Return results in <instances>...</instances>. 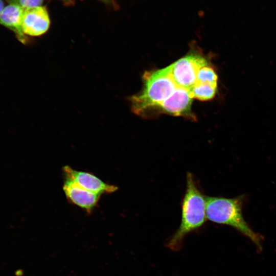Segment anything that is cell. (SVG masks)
<instances>
[{
	"label": "cell",
	"instance_id": "obj_1",
	"mask_svg": "<svg viewBox=\"0 0 276 276\" xmlns=\"http://www.w3.org/2000/svg\"><path fill=\"white\" fill-rule=\"evenodd\" d=\"M143 80L142 91L130 98L132 110L145 117L157 114L163 102L178 86L172 79L169 66L145 72Z\"/></svg>",
	"mask_w": 276,
	"mask_h": 276
},
{
	"label": "cell",
	"instance_id": "obj_2",
	"mask_svg": "<svg viewBox=\"0 0 276 276\" xmlns=\"http://www.w3.org/2000/svg\"><path fill=\"white\" fill-rule=\"evenodd\" d=\"M206 197L193 174L188 173L186 191L181 203V222L168 242V246L170 249H178L188 234L203 225L206 219Z\"/></svg>",
	"mask_w": 276,
	"mask_h": 276
},
{
	"label": "cell",
	"instance_id": "obj_3",
	"mask_svg": "<svg viewBox=\"0 0 276 276\" xmlns=\"http://www.w3.org/2000/svg\"><path fill=\"white\" fill-rule=\"evenodd\" d=\"M244 200L243 195L234 198L206 196V218L213 222L233 227L249 238L261 250V236L250 228L243 217Z\"/></svg>",
	"mask_w": 276,
	"mask_h": 276
},
{
	"label": "cell",
	"instance_id": "obj_4",
	"mask_svg": "<svg viewBox=\"0 0 276 276\" xmlns=\"http://www.w3.org/2000/svg\"><path fill=\"white\" fill-rule=\"evenodd\" d=\"M206 65L208 62L202 56L191 53L177 60L169 67L175 84L190 90L196 83L199 70Z\"/></svg>",
	"mask_w": 276,
	"mask_h": 276
},
{
	"label": "cell",
	"instance_id": "obj_5",
	"mask_svg": "<svg viewBox=\"0 0 276 276\" xmlns=\"http://www.w3.org/2000/svg\"><path fill=\"white\" fill-rule=\"evenodd\" d=\"M193 97L189 90L177 86L173 93L162 104L159 113L183 117L195 120L191 110Z\"/></svg>",
	"mask_w": 276,
	"mask_h": 276
},
{
	"label": "cell",
	"instance_id": "obj_6",
	"mask_svg": "<svg viewBox=\"0 0 276 276\" xmlns=\"http://www.w3.org/2000/svg\"><path fill=\"white\" fill-rule=\"evenodd\" d=\"M64 176L72 179L81 187L100 195L111 194L118 188L105 182L94 174L88 172L76 170L68 166L63 168Z\"/></svg>",
	"mask_w": 276,
	"mask_h": 276
},
{
	"label": "cell",
	"instance_id": "obj_7",
	"mask_svg": "<svg viewBox=\"0 0 276 276\" xmlns=\"http://www.w3.org/2000/svg\"><path fill=\"white\" fill-rule=\"evenodd\" d=\"M63 190L68 201L88 213L96 208L101 196L84 189L67 177H65Z\"/></svg>",
	"mask_w": 276,
	"mask_h": 276
},
{
	"label": "cell",
	"instance_id": "obj_8",
	"mask_svg": "<svg viewBox=\"0 0 276 276\" xmlns=\"http://www.w3.org/2000/svg\"><path fill=\"white\" fill-rule=\"evenodd\" d=\"M50 25V17L45 7L38 6L24 10L21 29L25 35L40 36L48 30Z\"/></svg>",
	"mask_w": 276,
	"mask_h": 276
},
{
	"label": "cell",
	"instance_id": "obj_9",
	"mask_svg": "<svg viewBox=\"0 0 276 276\" xmlns=\"http://www.w3.org/2000/svg\"><path fill=\"white\" fill-rule=\"evenodd\" d=\"M24 9L20 6L9 4L5 7L0 14V24L12 31L18 39L26 42V37L21 29V20Z\"/></svg>",
	"mask_w": 276,
	"mask_h": 276
},
{
	"label": "cell",
	"instance_id": "obj_10",
	"mask_svg": "<svg viewBox=\"0 0 276 276\" xmlns=\"http://www.w3.org/2000/svg\"><path fill=\"white\" fill-rule=\"evenodd\" d=\"M217 89V83L196 82L190 91L193 98L201 101H207L215 97Z\"/></svg>",
	"mask_w": 276,
	"mask_h": 276
},
{
	"label": "cell",
	"instance_id": "obj_11",
	"mask_svg": "<svg viewBox=\"0 0 276 276\" xmlns=\"http://www.w3.org/2000/svg\"><path fill=\"white\" fill-rule=\"evenodd\" d=\"M217 80L218 76L214 68L208 64L199 70L196 82L217 83Z\"/></svg>",
	"mask_w": 276,
	"mask_h": 276
},
{
	"label": "cell",
	"instance_id": "obj_12",
	"mask_svg": "<svg viewBox=\"0 0 276 276\" xmlns=\"http://www.w3.org/2000/svg\"><path fill=\"white\" fill-rule=\"evenodd\" d=\"M9 4L17 5L23 9L41 6L43 0H5Z\"/></svg>",
	"mask_w": 276,
	"mask_h": 276
},
{
	"label": "cell",
	"instance_id": "obj_13",
	"mask_svg": "<svg viewBox=\"0 0 276 276\" xmlns=\"http://www.w3.org/2000/svg\"><path fill=\"white\" fill-rule=\"evenodd\" d=\"M5 4L4 0H0V14L2 10H3Z\"/></svg>",
	"mask_w": 276,
	"mask_h": 276
},
{
	"label": "cell",
	"instance_id": "obj_14",
	"mask_svg": "<svg viewBox=\"0 0 276 276\" xmlns=\"http://www.w3.org/2000/svg\"><path fill=\"white\" fill-rule=\"evenodd\" d=\"M101 1H103L106 3H107V4H109L110 3H111L112 2V0H100Z\"/></svg>",
	"mask_w": 276,
	"mask_h": 276
},
{
	"label": "cell",
	"instance_id": "obj_15",
	"mask_svg": "<svg viewBox=\"0 0 276 276\" xmlns=\"http://www.w3.org/2000/svg\"><path fill=\"white\" fill-rule=\"evenodd\" d=\"M63 1L68 2V1H70V0H63Z\"/></svg>",
	"mask_w": 276,
	"mask_h": 276
}]
</instances>
